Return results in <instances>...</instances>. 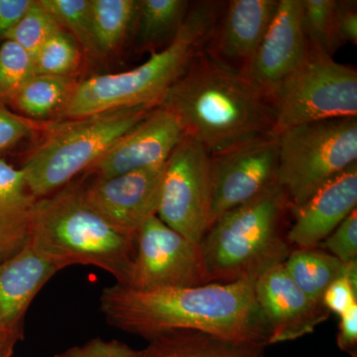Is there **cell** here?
<instances>
[{"mask_svg": "<svg viewBox=\"0 0 357 357\" xmlns=\"http://www.w3.org/2000/svg\"><path fill=\"white\" fill-rule=\"evenodd\" d=\"M183 137L184 133L175 115L157 105L86 172L95 178H107L161 165Z\"/></svg>", "mask_w": 357, "mask_h": 357, "instance_id": "15", "label": "cell"}, {"mask_svg": "<svg viewBox=\"0 0 357 357\" xmlns=\"http://www.w3.org/2000/svg\"><path fill=\"white\" fill-rule=\"evenodd\" d=\"M60 268L29 245L0 262V328H22L28 307Z\"/></svg>", "mask_w": 357, "mask_h": 357, "instance_id": "18", "label": "cell"}, {"mask_svg": "<svg viewBox=\"0 0 357 357\" xmlns=\"http://www.w3.org/2000/svg\"><path fill=\"white\" fill-rule=\"evenodd\" d=\"M257 278L196 287L103 289L100 310L109 325L146 338L194 331L267 347L269 331L255 298Z\"/></svg>", "mask_w": 357, "mask_h": 357, "instance_id": "1", "label": "cell"}, {"mask_svg": "<svg viewBox=\"0 0 357 357\" xmlns=\"http://www.w3.org/2000/svg\"><path fill=\"white\" fill-rule=\"evenodd\" d=\"M32 0H0V45L16 24Z\"/></svg>", "mask_w": 357, "mask_h": 357, "instance_id": "36", "label": "cell"}, {"mask_svg": "<svg viewBox=\"0 0 357 357\" xmlns=\"http://www.w3.org/2000/svg\"><path fill=\"white\" fill-rule=\"evenodd\" d=\"M357 206V163L333 178L304 206L292 211L287 241L297 249L316 248Z\"/></svg>", "mask_w": 357, "mask_h": 357, "instance_id": "17", "label": "cell"}, {"mask_svg": "<svg viewBox=\"0 0 357 357\" xmlns=\"http://www.w3.org/2000/svg\"><path fill=\"white\" fill-rule=\"evenodd\" d=\"M76 84L73 77L36 75L10 103L29 121H47L59 117Z\"/></svg>", "mask_w": 357, "mask_h": 357, "instance_id": "23", "label": "cell"}, {"mask_svg": "<svg viewBox=\"0 0 357 357\" xmlns=\"http://www.w3.org/2000/svg\"><path fill=\"white\" fill-rule=\"evenodd\" d=\"M279 0H230L223 4L204 51L244 74L266 34Z\"/></svg>", "mask_w": 357, "mask_h": 357, "instance_id": "16", "label": "cell"}, {"mask_svg": "<svg viewBox=\"0 0 357 357\" xmlns=\"http://www.w3.org/2000/svg\"><path fill=\"white\" fill-rule=\"evenodd\" d=\"M136 0H91V20L100 56L116 51L135 22Z\"/></svg>", "mask_w": 357, "mask_h": 357, "instance_id": "24", "label": "cell"}, {"mask_svg": "<svg viewBox=\"0 0 357 357\" xmlns=\"http://www.w3.org/2000/svg\"><path fill=\"white\" fill-rule=\"evenodd\" d=\"M166 163L84 185L86 201L112 227L136 237L148 218L157 215Z\"/></svg>", "mask_w": 357, "mask_h": 357, "instance_id": "12", "label": "cell"}, {"mask_svg": "<svg viewBox=\"0 0 357 357\" xmlns=\"http://www.w3.org/2000/svg\"><path fill=\"white\" fill-rule=\"evenodd\" d=\"M58 24L74 37L89 56L100 57L96 47L91 0H38Z\"/></svg>", "mask_w": 357, "mask_h": 357, "instance_id": "25", "label": "cell"}, {"mask_svg": "<svg viewBox=\"0 0 357 357\" xmlns=\"http://www.w3.org/2000/svg\"><path fill=\"white\" fill-rule=\"evenodd\" d=\"M199 244L188 241L157 215L136 236V253L126 287L136 290L187 288L208 284Z\"/></svg>", "mask_w": 357, "mask_h": 357, "instance_id": "10", "label": "cell"}, {"mask_svg": "<svg viewBox=\"0 0 357 357\" xmlns=\"http://www.w3.org/2000/svg\"><path fill=\"white\" fill-rule=\"evenodd\" d=\"M155 105H137L64 121L54 126L21 171L32 194L44 198L88 171Z\"/></svg>", "mask_w": 357, "mask_h": 357, "instance_id": "6", "label": "cell"}, {"mask_svg": "<svg viewBox=\"0 0 357 357\" xmlns=\"http://www.w3.org/2000/svg\"><path fill=\"white\" fill-rule=\"evenodd\" d=\"M274 135L326 119L357 117V72L310 46L275 98Z\"/></svg>", "mask_w": 357, "mask_h": 357, "instance_id": "8", "label": "cell"}, {"mask_svg": "<svg viewBox=\"0 0 357 357\" xmlns=\"http://www.w3.org/2000/svg\"><path fill=\"white\" fill-rule=\"evenodd\" d=\"M255 298L269 331V345L292 342L312 333L331 316L292 280L284 263L258 277Z\"/></svg>", "mask_w": 357, "mask_h": 357, "instance_id": "14", "label": "cell"}, {"mask_svg": "<svg viewBox=\"0 0 357 357\" xmlns=\"http://www.w3.org/2000/svg\"><path fill=\"white\" fill-rule=\"evenodd\" d=\"M276 182L298 210L349 167L357 163V117L295 126L278 135Z\"/></svg>", "mask_w": 357, "mask_h": 357, "instance_id": "7", "label": "cell"}, {"mask_svg": "<svg viewBox=\"0 0 357 357\" xmlns=\"http://www.w3.org/2000/svg\"><path fill=\"white\" fill-rule=\"evenodd\" d=\"M36 131L34 121L16 114L0 100V154L13 149Z\"/></svg>", "mask_w": 357, "mask_h": 357, "instance_id": "32", "label": "cell"}, {"mask_svg": "<svg viewBox=\"0 0 357 357\" xmlns=\"http://www.w3.org/2000/svg\"><path fill=\"white\" fill-rule=\"evenodd\" d=\"M337 344L340 351L357 356V304L340 317Z\"/></svg>", "mask_w": 357, "mask_h": 357, "instance_id": "35", "label": "cell"}, {"mask_svg": "<svg viewBox=\"0 0 357 357\" xmlns=\"http://www.w3.org/2000/svg\"><path fill=\"white\" fill-rule=\"evenodd\" d=\"M337 0H303V21L310 46L333 57L340 48L335 39Z\"/></svg>", "mask_w": 357, "mask_h": 357, "instance_id": "28", "label": "cell"}, {"mask_svg": "<svg viewBox=\"0 0 357 357\" xmlns=\"http://www.w3.org/2000/svg\"><path fill=\"white\" fill-rule=\"evenodd\" d=\"M278 160V136L272 133L211 155V227L277 183Z\"/></svg>", "mask_w": 357, "mask_h": 357, "instance_id": "11", "label": "cell"}, {"mask_svg": "<svg viewBox=\"0 0 357 357\" xmlns=\"http://www.w3.org/2000/svg\"><path fill=\"white\" fill-rule=\"evenodd\" d=\"M33 60L36 75L73 77L81 65V47L61 28L45 42Z\"/></svg>", "mask_w": 357, "mask_h": 357, "instance_id": "26", "label": "cell"}, {"mask_svg": "<svg viewBox=\"0 0 357 357\" xmlns=\"http://www.w3.org/2000/svg\"><path fill=\"white\" fill-rule=\"evenodd\" d=\"M211 155L184 135L167 160L157 217L199 244L211 227Z\"/></svg>", "mask_w": 357, "mask_h": 357, "instance_id": "9", "label": "cell"}, {"mask_svg": "<svg viewBox=\"0 0 357 357\" xmlns=\"http://www.w3.org/2000/svg\"><path fill=\"white\" fill-rule=\"evenodd\" d=\"M158 105L172 112L184 135L210 155L273 132V100L204 48Z\"/></svg>", "mask_w": 357, "mask_h": 357, "instance_id": "2", "label": "cell"}, {"mask_svg": "<svg viewBox=\"0 0 357 357\" xmlns=\"http://www.w3.org/2000/svg\"><path fill=\"white\" fill-rule=\"evenodd\" d=\"M225 2L192 3L184 25L165 48L151 52L146 62L114 74L96 75L77 84L60 121L82 119L107 110L157 105L206 47Z\"/></svg>", "mask_w": 357, "mask_h": 357, "instance_id": "3", "label": "cell"}, {"mask_svg": "<svg viewBox=\"0 0 357 357\" xmlns=\"http://www.w3.org/2000/svg\"><path fill=\"white\" fill-rule=\"evenodd\" d=\"M37 199L21 169L0 159V262L17 255L29 243Z\"/></svg>", "mask_w": 357, "mask_h": 357, "instance_id": "19", "label": "cell"}, {"mask_svg": "<svg viewBox=\"0 0 357 357\" xmlns=\"http://www.w3.org/2000/svg\"><path fill=\"white\" fill-rule=\"evenodd\" d=\"M60 29L57 21L38 0H32L24 14L6 35V40L15 42L34 57L45 42Z\"/></svg>", "mask_w": 357, "mask_h": 357, "instance_id": "29", "label": "cell"}, {"mask_svg": "<svg viewBox=\"0 0 357 357\" xmlns=\"http://www.w3.org/2000/svg\"><path fill=\"white\" fill-rule=\"evenodd\" d=\"M36 76L34 60L11 40L0 45V100L10 103L21 89Z\"/></svg>", "mask_w": 357, "mask_h": 357, "instance_id": "27", "label": "cell"}, {"mask_svg": "<svg viewBox=\"0 0 357 357\" xmlns=\"http://www.w3.org/2000/svg\"><path fill=\"white\" fill-rule=\"evenodd\" d=\"M310 44L303 21V0H279L266 34L244 73L273 100L304 62Z\"/></svg>", "mask_w": 357, "mask_h": 357, "instance_id": "13", "label": "cell"}, {"mask_svg": "<svg viewBox=\"0 0 357 357\" xmlns=\"http://www.w3.org/2000/svg\"><path fill=\"white\" fill-rule=\"evenodd\" d=\"M192 2L185 0H140L133 27L142 50L156 52L171 43L184 25Z\"/></svg>", "mask_w": 357, "mask_h": 357, "instance_id": "21", "label": "cell"}, {"mask_svg": "<svg viewBox=\"0 0 357 357\" xmlns=\"http://www.w3.org/2000/svg\"><path fill=\"white\" fill-rule=\"evenodd\" d=\"M140 357H267L266 347L194 331L164 333L148 340Z\"/></svg>", "mask_w": 357, "mask_h": 357, "instance_id": "20", "label": "cell"}, {"mask_svg": "<svg viewBox=\"0 0 357 357\" xmlns=\"http://www.w3.org/2000/svg\"><path fill=\"white\" fill-rule=\"evenodd\" d=\"M22 328H0V357H13L16 344L23 340Z\"/></svg>", "mask_w": 357, "mask_h": 357, "instance_id": "37", "label": "cell"}, {"mask_svg": "<svg viewBox=\"0 0 357 357\" xmlns=\"http://www.w3.org/2000/svg\"><path fill=\"white\" fill-rule=\"evenodd\" d=\"M28 244L60 270L93 265L109 272L119 285H128L136 237L119 231L93 210L83 185L70 183L37 199Z\"/></svg>", "mask_w": 357, "mask_h": 357, "instance_id": "4", "label": "cell"}, {"mask_svg": "<svg viewBox=\"0 0 357 357\" xmlns=\"http://www.w3.org/2000/svg\"><path fill=\"white\" fill-rule=\"evenodd\" d=\"M335 39L340 47L357 45V2L337 0L335 13Z\"/></svg>", "mask_w": 357, "mask_h": 357, "instance_id": "34", "label": "cell"}, {"mask_svg": "<svg viewBox=\"0 0 357 357\" xmlns=\"http://www.w3.org/2000/svg\"><path fill=\"white\" fill-rule=\"evenodd\" d=\"M136 351L119 340L96 337L81 345L70 347L54 357H140Z\"/></svg>", "mask_w": 357, "mask_h": 357, "instance_id": "33", "label": "cell"}, {"mask_svg": "<svg viewBox=\"0 0 357 357\" xmlns=\"http://www.w3.org/2000/svg\"><path fill=\"white\" fill-rule=\"evenodd\" d=\"M284 267L307 297L321 303L326 289L347 273L349 263L316 248L296 249L289 255Z\"/></svg>", "mask_w": 357, "mask_h": 357, "instance_id": "22", "label": "cell"}, {"mask_svg": "<svg viewBox=\"0 0 357 357\" xmlns=\"http://www.w3.org/2000/svg\"><path fill=\"white\" fill-rule=\"evenodd\" d=\"M321 303L331 314L338 317L357 304V260L349 262L344 276L326 289Z\"/></svg>", "mask_w": 357, "mask_h": 357, "instance_id": "30", "label": "cell"}, {"mask_svg": "<svg viewBox=\"0 0 357 357\" xmlns=\"http://www.w3.org/2000/svg\"><path fill=\"white\" fill-rule=\"evenodd\" d=\"M292 208L277 183L257 198L223 213L199 243L210 283L258 278L285 262L290 244L285 222Z\"/></svg>", "mask_w": 357, "mask_h": 357, "instance_id": "5", "label": "cell"}, {"mask_svg": "<svg viewBox=\"0 0 357 357\" xmlns=\"http://www.w3.org/2000/svg\"><path fill=\"white\" fill-rule=\"evenodd\" d=\"M324 246L328 253L344 263L357 260V211L349 213V217L333 230L319 246Z\"/></svg>", "mask_w": 357, "mask_h": 357, "instance_id": "31", "label": "cell"}]
</instances>
